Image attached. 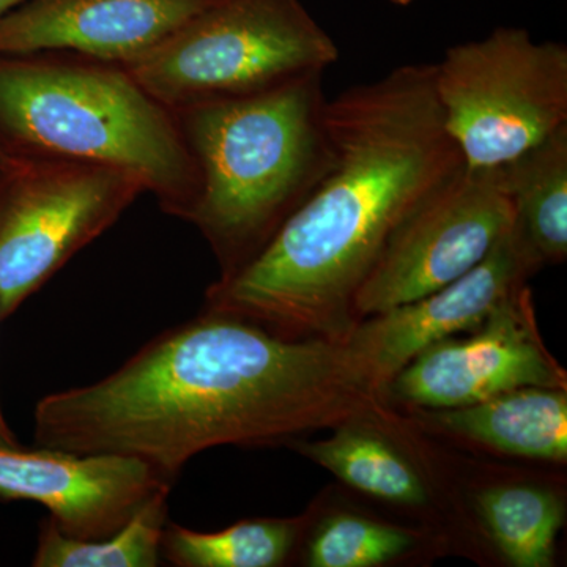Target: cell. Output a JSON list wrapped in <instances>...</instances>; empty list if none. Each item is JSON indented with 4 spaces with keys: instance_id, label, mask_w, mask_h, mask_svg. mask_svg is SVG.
Listing matches in <instances>:
<instances>
[{
    "instance_id": "obj_5",
    "label": "cell",
    "mask_w": 567,
    "mask_h": 567,
    "mask_svg": "<svg viewBox=\"0 0 567 567\" xmlns=\"http://www.w3.org/2000/svg\"><path fill=\"white\" fill-rule=\"evenodd\" d=\"M338 59V44L300 0H213L122 66L174 112L267 91Z\"/></svg>"
},
{
    "instance_id": "obj_15",
    "label": "cell",
    "mask_w": 567,
    "mask_h": 567,
    "mask_svg": "<svg viewBox=\"0 0 567 567\" xmlns=\"http://www.w3.org/2000/svg\"><path fill=\"white\" fill-rule=\"evenodd\" d=\"M514 227L540 264L567 257V125L502 164Z\"/></svg>"
},
{
    "instance_id": "obj_21",
    "label": "cell",
    "mask_w": 567,
    "mask_h": 567,
    "mask_svg": "<svg viewBox=\"0 0 567 567\" xmlns=\"http://www.w3.org/2000/svg\"><path fill=\"white\" fill-rule=\"evenodd\" d=\"M21 162V158H17V156L10 155L6 148L0 145V174L7 173V171L13 169L18 163Z\"/></svg>"
},
{
    "instance_id": "obj_20",
    "label": "cell",
    "mask_w": 567,
    "mask_h": 567,
    "mask_svg": "<svg viewBox=\"0 0 567 567\" xmlns=\"http://www.w3.org/2000/svg\"><path fill=\"white\" fill-rule=\"evenodd\" d=\"M20 446L18 436L11 431L6 416H3L2 406H0V447H14Z\"/></svg>"
},
{
    "instance_id": "obj_2",
    "label": "cell",
    "mask_w": 567,
    "mask_h": 567,
    "mask_svg": "<svg viewBox=\"0 0 567 567\" xmlns=\"http://www.w3.org/2000/svg\"><path fill=\"white\" fill-rule=\"evenodd\" d=\"M333 163L315 193L204 309L282 338L346 342L354 300L391 235L465 166L443 123L434 63L398 66L328 100Z\"/></svg>"
},
{
    "instance_id": "obj_3",
    "label": "cell",
    "mask_w": 567,
    "mask_h": 567,
    "mask_svg": "<svg viewBox=\"0 0 567 567\" xmlns=\"http://www.w3.org/2000/svg\"><path fill=\"white\" fill-rule=\"evenodd\" d=\"M323 73L174 111L197 173L186 221L210 245L219 278L251 262L330 171Z\"/></svg>"
},
{
    "instance_id": "obj_22",
    "label": "cell",
    "mask_w": 567,
    "mask_h": 567,
    "mask_svg": "<svg viewBox=\"0 0 567 567\" xmlns=\"http://www.w3.org/2000/svg\"><path fill=\"white\" fill-rule=\"evenodd\" d=\"M25 2V0H0V18L3 14L9 13L10 10H13L14 7L20 6V3Z\"/></svg>"
},
{
    "instance_id": "obj_12",
    "label": "cell",
    "mask_w": 567,
    "mask_h": 567,
    "mask_svg": "<svg viewBox=\"0 0 567 567\" xmlns=\"http://www.w3.org/2000/svg\"><path fill=\"white\" fill-rule=\"evenodd\" d=\"M213 0H25L0 18V55L69 51L126 65Z\"/></svg>"
},
{
    "instance_id": "obj_13",
    "label": "cell",
    "mask_w": 567,
    "mask_h": 567,
    "mask_svg": "<svg viewBox=\"0 0 567 567\" xmlns=\"http://www.w3.org/2000/svg\"><path fill=\"white\" fill-rule=\"evenodd\" d=\"M417 424L507 456L566 464L567 390L525 386L456 409L417 410Z\"/></svg>"
},
{
    "instance_id": "obj_4",
    "label": "cell",
    "mask_w": 567,
    "mask_h": 567,
    "mask_svg": "<svg viewBox=\"0 0 567 567\" xmlns=\"http://www.w3.org/2000/svg\"><path fill=\"white\" fill-rule=\"evenodd\" d=\"M0 145L17 158L125 171L185 221L196 199V166L174 112L115 63L0 55Z\"/></svg>"
},
{
    "instance_id": "obj_9",
    "label": "cell",
    "mask_w": 567,
    "mask_h": 567,
    "mask_svg": "<svg viewBox=\"0 0 567 567\" xmlns=\"http://www.w3.org/2000/svg\"><path fill=\"white\" fill-rule=\"evenodd\" d=\"M525 386L567 390L565 368L540 338L528 286L476 330L443 339L413 358L391 380L386 398L417 412L476 404Z\"/></svg>"
},
{
    "instance_id": "obj_16",
    "label": "cell",
    "mask_w": 567,
    "mask_h": 567,
    "mask_svg": "<svg viewBox=\"0 0 567 567\" xmlns=\"http://www.w3.org/2000/svg\"><path fill=\"white\" fill-rule=\"evenodd\" d=\"M316 509L289 518H252L221 532H196L167 522L162 558L177 567H278L316 520Z\"/></svg>"
},
{
    "instance_id": "obj_23",
    "label": "cell",
    "mask_w": 567,
    "mask_h": 567,
    "mask_svg": "<svg viewBox=\"0 0 567 567\" xmlns=\"http://www.w3.org/2000/svg\"><path fill=\"white\" fill-rule=\"evenodd\" d=\"M390 2L394 3V6L405 7V6H410V3L413 2V0H390Z\"/></svg>"
},
{
    "instance_id": "obj_6",
    "label": "cell",
    "mask_w": 567,
    "mask_h": 567,
    "mask_svg": "<svg viewBox=\"0 0 567 567\" xmlns=\"http://www.w3.org/2000/svg\"><path fill=\"white\" fill-rule=\"evenodd\" d=\"M443 123L466 167L502 166L567 125V48L499 28L434 63Z\"/></svg>"
},
{
    "instance_id": "obj_8",
    "label": "cell",
    "mask_w": 567,
    "mask_h": 567,
    "mask_svg": "<svg viewBox=\"0 0 567 567\" xmlns=\"http://www.w3.org/2000/svg\"><path fill=\"white\" fill-rule=\"evenodd\" d=\"M513 226L503 167H462L391 235L354 300L357 324L456 281Z\"/></svg>"
},
{
    "instance_id": "obj_1",
    "label": "cell",
    "mask_w": 567,
    "mask_h": 567,
    "mask_svg": "<svg viewBox=\"0 0 567 567\" xmlns=\"http://www.w3.org/2000/svg\"><path fill=\"white\" fill-rule=\"evenodd\" d=\"M39 446L141 458L169 483L218 446L289 445L365 421L404 431L347 342L290 339L204 309L91 385L44 395Z\"/></svg>"
},
{
    "instance_id": "obj_17",
    "label": "cell",
    "mask_w": 567,
    "mask_h": 567,
    "mask_svg": "<svg viewBox=\"0 0 567 567\" xmlns=\"http://www.w3.org/2000/svg\"><path fill=\"white\" fill-rule=\"evenodd\" d=\"M476 509L496 550L511 566H554L555 543L566 514L557 492L532 483L494 484L476 495Z\"/></svg>"
},
{
    "instance_id": "obj_18",
    "label": "cell",
    "mask_w": 567,
    "mask_h": 567,
    "mask_svg": "<svg viewBox=\"0 0 567 567\" xmlns=\"http://www.w3.org/2000/svg\"><path fill=\"white\" fill-rule=\"evenodd\" d=\"M169 492L141 507L121 529L100 539L63 535L51 517L40 524L35 567H156L169 522Z\"/></svg>"
},
{
    "instance_id": "obj_14",
    "label": "cell",
    "mask_w": 567,
    "mask_h": 567,
    "mask_svg": "<svg viewBox=\"0 0 567 567\" xmlns=\"http://www.w3.org/2000/svg\"><path fill=\"white\" fill-rule=\"evenodd\" d=\"M333 431L327 439L293 440L289 446L365 495L393 505H429L431 488L423 473L390 440L399 432L365 421L338 425Z\"/></svg>"
},
{
    "instance_id": "obj_19",
    "label": "cell",
    "mask_w": 567,
    "mask_h": 567,
    "mask_svg": "<svg viewBox=\"0 0 567 567\" xmlns=\"http://www.w3.org/2000/svg\"><path fill=\"white\" fill-rule=\"evenodd\" d=\"M423 533L357 514H336L316 525L308 537L306 565L375 567L410 554Z\"/></svg>"
},
{
    "instance_id": "obj_11",
    "label": "cell",
    "mask_w": 567,
    "mask_h": 567,
    "mask_svg": "<svg viewBox=\"0 0 567 567\" xmlns=\"http://www.w3.org/2000/svg\"><path fill=\"white\" fill-rule=\"evenodd\" d=\"M171 487L153 466L132 456L0 447V499L39 503L63 535L81 539L112 535Z\"/></svg>"
},
{
    "instance_id": "obj_7",
    "label": "cell",
    "mask_w": 567,
    "mask_h": 567,
    "mask_svg": "<svg viewBox=\"0 0 567 567\" xmlns=\"http://www.w3.org/2000/svg\"><path fill=\"white\" fill-rule=\"evenodd\" d=\"M144 192L133 174L99 164L21 158L0 174V322Z\"/></svg>"
},
{
    "instance_id": "obj_10",
    "label": "cell",
    "mask_w": 567,
    "mask_h": 567,
    "mask_svg": "<svg viewBox=\"0 0 567 567\" xmlns=\"http://www.w3.org/2000/svg\"><path fill=\"white\" fill-rule=\"evenodd\" d=\"M540 268L543 264L513 226L456 281L361 320L347 338V346L377 390L386 395L391 380L413 358L443 339L480 328Z\"/></svg>"
}]
</instances>
